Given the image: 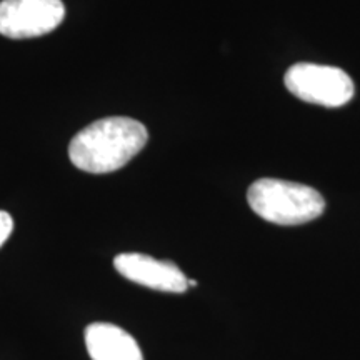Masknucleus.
I'll use <instances>...</instances> for the list:
<instances>
[{"label": "nucleus", "instance_id": "nucleus-1", "mask_svg": "<svg viewBox=\"0 0 360 360\" xmlns=\"http://www.w3.org/2000/svg\"><path fill=\"white\" fill-rule=\"evenodd\" d=\"M146 125L129 117H107L87 125L72 139L70 162L89 174H109L122 169L146 147Z\"/></svg>", "mask_w": 360, "mask_h": 360}, {"label": "nucleus", "instance_id": "nucleus-5", "mask_svg": "<svg viewBox=\"0 0 360 360\" xmlns=\"http://www.w3.org/2000/svg\"><path fill=\"white\" fill-rule=\"evenodd\" d=\"M114 267L120 276L148 289L184 294L188 278L174 262L157 260L146 254H120L114 259Z\"/></svg>", "mask_w": 360, "mask_h": 360}, {"label": "nucleus", "instance_id": "nucleus-3", "mask_svg": "<svg viewBox=\"0 0 360 360\" xmlns=\"http://www.w3.org/2000/svg\"><path fill=\"white\" fill-rule=\"evenodd\" d=\"M283 84L292 96L323 107H342L354 97L355 87L347 72L337 67L309 64L292 65Z\"/></svg>", "mask_w": 360, "mask_h": 360}, {"label": "nucleus", "instance_id": "nucleus-6", "mask_svg": "<svg viewBox=\"0 0 360 360\" xmlns=\"http://www.w3.org/2000/svg\"><path fill=\"white\" fill-rule=\"evenodd\" d=\"M85 347L92 360H143L137 340L114 323H90L85 328Z\"/></svg>", "mask_w": 360, "mask_h": 360}, {"label": "nucleus", "instance_id": "nucleus-2", "mask_svg": "<svg viewBox=\"0 0 360 360\" xmlns=\"http://www.w3.org/2000/svg\"><path fill=\"white\" fill-rule=\"evenodd\" d=\"M250 209L277 225H300L321 217L326 200L315 188L281 179H259L247 192Z\"/></svg>", "mask_w": 360, "mask_h": 360}, {"label": "nucleus", "instance_id": "nucleus-7", "mask_svg": "<svg viewBox=\"0 0 360 360\" xmlns=\"http://www.w3.org/2000/svg\"><path fill=\"white\" fill-rule=\"evenodd\" d=\"M13 231V219L12 215L6 212V210H0V247L7 242V238L11 237Z\"/></svg>", "mask_w": 360, "mask_h": 360}, {"label": "nucleus", "instance_id": "nucleus-4", "mask_svg": "<svg viewBox=\"0 0 360 360\" xmlns=\"http://www.w3.org/2000/svg\"><path fill=\"white\" fill-rule=\"evenodd\" d=\"M62 0H2L0 35L8 39H34L51 34L62 24Z\"/></svg>", "mask_w": 360, "mask_h": 360}]
</instances>
